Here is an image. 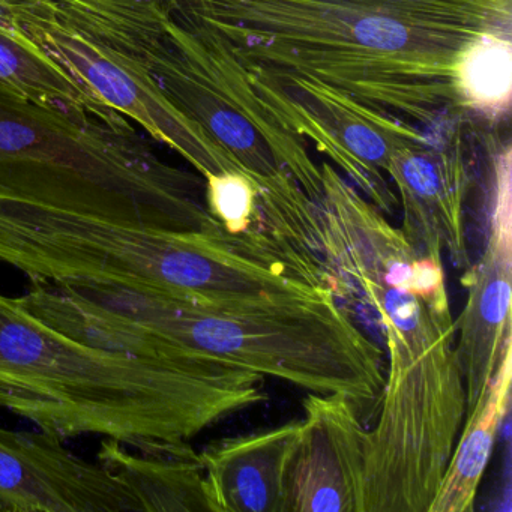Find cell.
I'll return each mask as SVG.
<instances>
[{
    "label": "cell",
    "mask_w": 512,
    "mask_h": 512,
    "mask_svg": "<svg viewBox=\"0 0 512 512\" xmlns=\"http://www.w3.org/2000/svg\"><path fill=\"white\" fill-rule=\"evenodd\" d=\"M23 304L65 334L140 358L215 356L308 394L379 403L385 352L334 290L191 302L95 284H32Z\"/></svg>",
    "instance_id": "obj_1"
},
{
    "label": "cell",
    "mask_w": 512,
    "mask_h": 512,
    "mask_svg": "<svg viewBox=\"0 0 512 512\" xmlns=\"http://www.w3.org/2000/svg\"><path fill=\"white\" fill-rule=\"evenodd\" d=\"M266 400L256 371L205 353L140 358L92 346L0 295V407L61 439L197 457L190 440Z\"/></svg>",
    "instance_id": "obj_2"
},
{
    "label": "cell",
    "mask_w": 512,
    "mask_h": 512,
    "mask_svg": "<svg viewBox=\"0 0 512 512\" xmlns=\"http://www.w3.org/2000/svg\"><path fill=\"white\" fill-rule=\"evenodd\" d=\"M344 277L379 319L388 361L365 440V512H427L466 418L445 271L398 254L353 263Z\"/></svg>",
    "instance_id": "obj_3"
},
{
    "label": "cell",
    "mask_w": 512,
    "mask_h": 512,
    "mask_svg": "<svg viewBox=\"0 0 512 512\" xmlns=\"http://www.w3.org/2000/svg\"><path fill=\"white\" fill-rule=\"evenodd\" d=\"M0 262L32 284H95L191 302L310 290L284 260L223 229L119 223L0 193Z\"/></svg>",
    "instance_id": "obj_4"
},
{
    "label": "cell",
    "mask_w": 512,
    "mask_h": 512,
    "mask_svg": "<svg viewBox=\"0 0 512 512\" xmlns=\"http://www.w3.org/2000/svg\"><path fill=\"white\" fill-rule=\"evenodd\" d=\"M0 193L155 229L220 227L206 208L205 184L170 166L113 109L0 98Z\"/></svg>",
    "instance_id": "obj_5"
},
{
    "label": "cell",
    "mask_w": 512,
    "mask_h": 512,
    "mask_svg": "<svg viewBox=\"0 0 512 512\" xmlns=\"http://www.w3.org/2000/svg\"><path fill=\"white\" fill-rule=\"evenodd\" d=\"M0 10L104 104L178 152L203 178L226 167V152L164 98L134 59L56 0H0Z\"/></svg>",
    "instance_id": "obj_6"
},
{
    "label": "cell",
    "mask_w": 512,
    "mask_h": 512,
    "mask_svg": "<svg viewBox=\"0 0 512 512\" xmlns=\"http://www.w3.org/2000/svg\"><path fill=\"white\" fill-rule=\"evenodd\" d=\"M467 299L455 319V352L466 386V416L512 347V196L509 151L496 166L487 238L478 262L463 271ZM466 419V418H464Z\"/></svg>",
    "instance_id": "obj_7"
},
{
    "label": "cell",
    "mask_w": 512,
    "mask_h": 512,
    "mask_svg": "<svg viewBox=\"0 0 512 512\" xmlns=\"http://www.w3.org/2000/svg\"><path fill=\"white\" fill-rule=\"evenodd\" d=\"M47 431L0 427V512L140 511L101 464L71 452Z\"/></svg>",
    "instance_id": "obj_8"
},
{
    "label": "cell",
    "mask_w": 512,
    "mask_h": 512,
    "mask_svg": "<svg viewBox=\"0 0 512 512\" xmlns=\"http://www.w3.org/2000/svg\"><path fill=\"white\" fill-rule=\"evenodd\" d=\"M289 470V512H364L361 412L340 395L308 394Z\"/></svg>",
    "instance_id": "obj_9"
},
{
    "label": "cell",
    "mask_w": 512,
    "mask_h": 512,
    "mask_svg": "<svg viewBox=\"0 0 512 512\" xmlns=\"http://www.w3.org/2000/svg\"><path fill=\"white\" fill-rule=\"evenodd\" d=\"M401 206L400 227L413 247L427 256H448L455 268L470 266L464 226L467 176L461 161L451 155L398 148L388 161Z\"/></svg>",
    "instance_id": "obj_10"
},
{
    "label": "cell",
    "mask_w": 512,
    "mask_h": 512,
    "mask_svg": "<svg viewBox=\"0 0 512 512\" xmlns=\"http://www.w3.org/2000/svg\"><path fill=\"white\" fill-rule=\"evenodd\" d=\"M302 419L226 437L199 452L214 512H289V470Z\"/></svg>",
    "instance_id": "obj_11"
},
{
    "label": "cell",
    "mask_w": 512,
    "mask_h": 512,
    "mask_svg": "<svg viewBox=\"0 0 512 512\" xmlns=\"http://www.w3.org/2000/svg\"><path fill=\"white\" fill-rule=\"evenodd\" d=\"M512 347L506 350L475 409L464 419L454 451L427 512H472L497 434L509 409Z\"/></svg>",
    "instance_id": "obj_12"
},
{
    "label": "cell",
    "mask_w": 512,
    "mask_h": 512,
    "mask_svg": "<svg viewBox=\"0 0 512 512\" xmlns=\"http://www.w3.org/2000/svg\"><path fill=\"white\" fill-rule=\"evenodd\" d=\"M97 463L133 494L140 511L214 512L199 455H137L103 437Z\"/></svg>",
    "instance_id": "obj_13"
},
{
    "label": "cell",
    "mask_w": 512,
    "mask_h": 512,
    "mask_svg": "<svg viewBox=\"0 0 512 512\" xmlns=\"http://www.w3.org/2000/svg\"><path fill=\"white\" fill-rule=\"evenodd\" d=\"M0 98L62 110L112 109L0 10Z\"/></svg>",
    "instance_id": "obj_14"
},
{
    "label": "cell",
    "mask_w": 512,
    "mask_h": 512,
    "mask_svg": "<svg viewBox=\"0 0 512 512\" xmlns=\"http://www.w3.org/2000/svg\"><path fill=\"white\" fill-rule=\"evenodd\" d=\"M511 43L493 32L467 44L457 62V82L464 100L479 109L502 110L511 98Z\"/></svg>",
    "instance_id": "obj_15"
}]
</instances>
